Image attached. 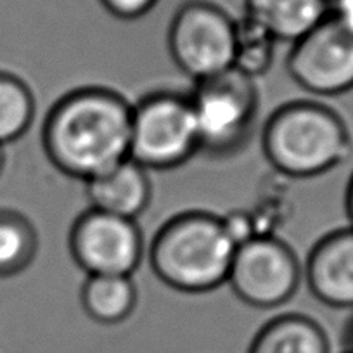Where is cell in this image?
I'll return each mask as SVG.
<instances>
[{
	"label": "cell",
	"mask_w": 353,
	"mask_h": 353,
	"mask_svg": "<svg viewBox=\"0 0 353 353\" xmlns=\"http://www.w3.org/2000/svg\"><path fill=\"white\" fill-rule=\"evenodd\" d=\"M132 104L111 88H74L54 103L42 125V148L54 168L90 181L130 156Z\"/></svg>",
	"instance_id": "obj_1"
},
{
	"label": "cell",
	"mask_w": 353,
	"mask_h": 353,
	"mask_svg": "<svg viewBox=\"0 0 353 353\" xmlns=\"http://www.w3.org/2000/svg\"><path fill=\"white\" fill-rule=\"evenodd\" d=\"M236 244L222 216L208 212L179 213L152 237L148 260L154 276L170 290L203 294L227 284Z\"/></svg>",
	"instance_id": "obj_2"
},
{
	"label": "cell",
	"mask_w": 353,
	"mask_h": 353,
	"mask_svg": "<svg viewBox=\"0 0 353 353\" xmlns=\"http://www.w3.org/2000/svg\"><path fill=\"white\" fill-rule=\"evenodd\" d=\"M352 135L341 114L317 101H291L277 108L261 130V151L276 172L315 179L352 154Z\"/></svg>",
	"instance_id": "obj_3"
},
{
	"label": "cell",
	"mask_w": 353,
	"mask_h": 353,
	"mask_svg": "<svg viewBox=\"0 0 353 353\" xmlns=\"http://www.w3.org/2000/svg\"><path fill=\"white\" fill-rule=\"evenodd\" d=\"M199 152L229 158L250 142L260 108L254 78L236 68L198 81L189 94Z\"/></svg>",
	"instance_id": "obj_4"
},
{
	"label": "cell",
	"mask_w": 353,
	"mask_h": 353,
	"mask_svg": "<svg viewBox=\"0 0 353 353\" xmlns=\"http://www.w3.org/2000/svg\"><path fill=\"white\" fill-rule=\"evenodd\" d=\"M199 152L189 94L156 90L132 104L130 156L148 172L173 170Z\"/></svg>",
	"instance_id": "obj_5"
},
{
	"label": "cell",
	"mask_w": 353,
	"mask_h": 353,
	"mask_svg": "<svg viewBox=\"0 0 353 353\" xmlns=\"http://www.w3.org/2000/svg\"><path fill=\"white\" fill-rule=\"evenodd\" d=\"M237 21L212 0H185L168 26V52L175 66L198 81L232 70Z\"/></svg>",
	"instance_id": "obj_6"
},
{
	"label": "cell",
	"mask_w": 353,
	"mask_h": 353,
	"mask_svg": "<svg viewBox=\"0 0 353 353\" xmlns=\"http://www.w3.org/2000/svg\"><path fill=\"white\" fill-rule=\"evenodd\" d=\"M303 267L290 244L272 234H258L236 248L227 284L244 305L270 310L298 291Z\"/></svg>",
	"instance_id": "obj_7"
},
{
	"label": "cell",
	"mask_w": 353,
	"mask_h": 353,
	"mask_svg": "<svg viewBox=\"0 0 353 353\" xmlns=\"http://www.w3.org/2000/svg\"><path fill=\"white\" fill-rule=\"evenodd\" d=\"M68 246L87 276L132 277L144 258V239L135 220L92 208L77 216Z\"/></svg>",
	"instance_id": "obj_8"
},
{
	"label": "cell",
	"mask_w": 353,
	"mask_h": 353,
	"mask_svg": "<svg viewBox=\"0 0 353 353\" xmlns=\"http://www.w3.org/2000/svg\"><path fill=\"white\" fill-rule=\"evenodd\" d=\"M286 66L291 80L305 92L343 96L353 90V33L327 16L293 43Z\"/></svg>",
	"instance_id": "obj_9"
},
{
	"label": "cell",
	"mask_w": 353,
	"mask_h": 353,
	"mask_svg": "<svg viewBox=\"0 0 353 353\" xmlns=\"http://www.w3.org/2000/svg\"><path fill=\"white\" fill-rule=\"evenodd\" d=\"M303 277L315 300L338 310H353V229L322 236L308 253Z\"/></svg>",
	"instance_id": "obj_10"
},
{
	"label": "cell",
	"mask_w": 353,
	"mask_h": 353,
	"mask_svg": "<svg viewBox=\"0 0 353 353\" xmlns=\"http://www.w3.org/2000/svg\"><path fill=\"white\" fill-rule=\"evenodd\" d=\"M85 194L88 208L137 222L151 205L152 184L148 170L127 158L85 182Z\"/></svg>",
	"instance_id": "obj_11"
},
{
	"label": "cell",
	"mask_w": 353,
	"mask_h": 353,
	"mask_svg": "<svg viewBox=\"0 0 353 353\" xmlns=\"http://www.w3.org/2000/svg\"><path fill=\"white\" fill-rule=\"evenodd\" d=\"M246 16L276 42L296 43L329 16V0H244Z\"/></svg>",
	"instance_id": "obj_12"
},
{
	"label": "cell",
	"mask_w": 353,
	"mask_h": 353,
	"mask_svg": "<svg viewBox=\"0 0 353 353\" xmlns=\"http://www.w3.org/2000/svg\"><path fill=\"white\" fill-rule=\"evenodd\" d=\"M248 353H331V348L319 322L307 315L286 314L256 332Z\"/></svg>",
	"instance_id": "obj_13"
},
{
	"label": "cell",
	"mask_w": 353,
	"mask_h": 353,
	"mask_svg": "<svg viewBox=\"0 0 353 353\" xmlns=\"http://www.w3.org/2000/svg\"><path fill=\"white\" fill-rule=\"evenodd\" d=\"M85 314L103 325L127 321L137 307V286L127 276H87L80 291Z\"/></svg>",
	"instance_id": "obj_14"
},
{
	"label": "cell",
	"mask_w": 353,
	"mask_h": 353,
	"mask_svg": "<svg viewBox=\"0 0 353 353\" xmlns=\"http://www.w3.org/2000/svg\"><path fill=\"white\" fill-rule=\"evenodd\" d=\"M39 253V234L28 216L0 208V277L25 272Z\"/></svg>",
	"instance_id": "obj_15"
},
{
	"label": "cell",
	"mask_w": 353,
	"mask_h": 353,
	"mask_svg": "<svg viewBox=\"0 0 353 353\" xmlns=\"http://www.w3.org/2000/svg\"><path fill=\"white\" fill-rule=\"evenodd\" d=\"M35 118V97L16 74L0 71V145L21 139Z\"/></svg>",
	"instance_id": "obj_16"
},
{
	"label": "cell",
	"mask_w": 353,
	"mask_h": 353,
	"mask_svg": "<svg viewBox=\"0 0 353 353\" xmlns=\"http://www.w3.org/2000/svg\"><path fill=\"white\" fill-rule=\"evenodd\" d=\"M276 40L269 37L254 23L244 18L237 21V42L234 68L250 78L260 77L272 66Z\"/></svg>",
	"instance_id": "obj_17"
},
{
	"label": "cell",
	"mask_w": 353,
	"mask_h": 353,
	"mask_svg": "<svg viewBox=\"0 0 353 353\" xmlns=\"http://www.w3.org/2000/svg\"><path fill=\"white\" fill-rule=\"evenodd\" d=\"M158 2L159 0H99L104 11L123 21H135L139 18H144L158 6Z\"/></svg>",
	"instance_id": "obj_18"
},
{
	"label": "cell",
	"mask_w": 353,
	"mask_h": 353,
	"mask_svg": "<svg viewBox=\"0 0 353 353\" xmlns=\"http://www.w3.org/2000/svg\"><path fill=\"white\" fill-rule=\"evenodd\" d=\"M222 222L227 234H229L230 239L236 244V248L260 234L258 232L256 222H254L253 216L248 212H243V210H237V212H232L229 213V215L222 216Z\"/></svg>",
	"instance_id": "obj_19"
},
{
	"label": "cell",
	"mask_w": 353,
	"mask_h": 353,
	"mask_svg": "<svg viewBox=\"0 0 353 353\" xmlns=\"http://www.w3.org/2000/svg\"><path fill=\"white\" fill-rule=\"evenodd\" d=\"M329 18L353 33V0H329Z\"/></svg>",
	"instance_id": "obj_20"
},
{
	"label": "cell",
	"mask_w": 353,
	"mask_h": 353,
	"mask_svg": "<svg viewBox=\"0 0 353 353\" xmlns=\"http://www.w3.org/2000/svg\"><path fill=\"white\" fill-rule=\"evenodd\" d=\"M345 212H346V216H348V225L353 229V173L352 176H350L348 185H346Z\"/></svg>",
	"instance_id": "obj_21"
},
{
	"label": "cell",
	"mask_w": 353,
	"mask_h": 353,
	"mask_svg": "<svg viewBox=\"0 0 353 353\" xmlns=\"http://www.w3.org/2000/svg\"><path fill=\"white\" fill-rule=\"evenodd\" d=\"M345 343H346V353H353V317L348 322L345 331Z\"/></svg>",
	"instance_id": "obj_22"
},
{
	"label": "cell",
	"mask_w": 353,
	"mask_h": 353,
	"mask_svg": "<svg viewBox=\"0 0 353 353\" xmlns=\"http://www.w3.org/2000/svg\"><path fill=\"white\" fill-rule=\"evenodd\" d=\"M4 165H6V152H4V148L0 145V173H2V170H4Z\"/></svg>",
	"instance_id": "obj_23"
},
{
	"label": "cell",
	"mask_w": 353,
	"mask_h": 353,
	"mask_svg": "<svg viewBox=\"0 0 353 353\" xmlns=\"http://www.w3.org/2000/svg\"><path fill=\"white\" fill-rule=\"evenodd\" d=\"M345 353H346V352H345Z\"/></svg>",
	"instance_id": "obj_24"
}]
</instances>
